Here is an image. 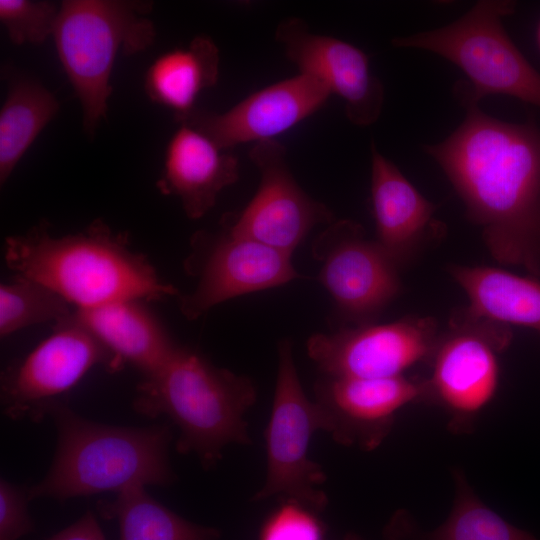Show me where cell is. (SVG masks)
Here are the masks:
<instances>
[{
    "instance_id": "6da1fadb",
    "label": "cell",
    "mask_w": 540,
    "mask_h": 540,
    "mask_svg": "<svg viewBox=\"0 0 540 540\" xmlns=\"http://www.w3.org/2000/svg\"><path fill=\"white\" fill-rule=\"evenodd\" d=\"M462 124L424 150L440 165L481 227L490 254L540 278V130L465 105Z\"/></svg>"
},
{
    "instance_id": "7a4b0ae2",
    "label": "cell",
    "mask_w": 540,
    "mask_h": 540,
    "mask_svg": "<svg viewBox=\"0 0 540 540\" xmlns=\"http://www.w3.org/2000/svg\"><path fill=\"white\" fill-rule=\"evenodd\" d=\"M4 258L16 274L34 279L77 309L120 300H162L177 294L142 255L101 220L75 234L54 236L41 222L5 240Z\"/></svg>"
},
{
    "instance_id": "3957f363",
    "label": "cell",
    "mask_w": 540,
    "mask_h": 540,
    "mask_svg": "<svg viewBox=\"0 0 540 540\" xmlns=\"http://www.w3.org/2000/svg\"><path fill=\"white\" fill-rule=\"evenodd\" d=\"M57 429V448L45 477L28 487L30 499L64 501L131 487L168 486L175 476L168 449L169 425L123 427L90 421L63 402L49 414Z\"/></svg>"
},
{
    "instance_id": "277c9868",
    "label": "cell",
    "mask_w": 540,
    "mask_h": 540,
    "mask_svg": "<svg viewBox=\"0 0 540 540\" xmlns=\"http://www.w3.org/2000/svg\"><path fill=\"white\" fill-rule=\"evenodd\" d=\"M256 397L251 379L178 345L159 368L143 375L133 408L148 418L168 417L179 429L177 452L193 453L209 468L227 445L251 443L244 415Z\"/></svg>"
},
{
    "instance_id": "5b68a950",
    "label": "cell",
    "mask_w": 540,
    "mask_h": 540,
    "mask_svg": "<svg viewBox=\"0 0 540 540\" xmlns=\"http://www.w3.org/2000/svg\"><path fill=\"white\" fill-rule=\"evenodd\" d=\"M151 8L150 2L121 0H65L60 4L52 37L90 136L106 117L118 52L132 55L154 41V24L145 16Z\"/></svg>"
},
{
    "instance_id": "8992f818",
    "label": "cell",
    "mask_w": 540,
    "mask_h": 540,
    "mask_svg": "<svg viewBox=\"0 0 540 540\" xmlns=\"http://www.w3.org/2000/svg\"><path fill=\"white\" fill-rule=\"evenodd\" d=\"M514 8L510 0H482L447 26L397 37L392 44L430 51L459 67L469 79L468 85L456 87L464 106L501 94L540 107V73L502 24Z\"/></svg>"
},
{
    "instance_id": "52a82bcc",
    "label": "cell",
    "mask_w": 540,
    "mask_h": 540,
    "mask_svg": "<svg viewBox=\"0 0 540 540\" xmlns=\"http://www.w3.org/2000/svg\"><path fill=\"white\" fill-rule=\"evenodd\" d=\"M325 428L320 406L307 398L300 383L291 342L280 341L272 412L265 430L267 475L252 500L284 495L316 512L323 510L327 497L318 487L326 475L308 451L313 434Z\"/></svg>"
},
{
    "instance_id": "ba28073f",
    "label": "cell",
    "mask_w": 540,
    "mask_h": 540,
    "mask_svg": "<svg viewBox=\"0 0 540 540\" xmlns=\"http://www.w3.org/2000/svg\"><path fill=\"white\" fill-rule=\"evenodd\" d=\"M54 325L46 339L1 375L2 410L12 420L39 422L90 369L102 366L116 372L124 365L74 312Z\"/></svg>"
},
{
    "instance_id": "9c48e42d",
    "label": "cell",
    "mask_w": 540,
    "mask_h": 540,
    "mask_svg": "<svg viewBox=\"0 0 540 540\" xmlns=\"http://www.w3.org/2000/svg\"><path fill=\"white\" fill-rule=\"evenodd\" d=\"M511 341L507 325L465 311L440 336L426 380V398L443 407L455 431L469 428L493 399L499 380L497 354Z\"/></svg>"
},
{
    "instance_id": "30bf717a",
    "label": "cell",
    "mask_w": 540,
    "mask_h": 540,
    "mask_svg": "<svg viewBox=\"0 0 540 540\" xmlns=\"http://www.w3.org/2000/svg\"><path fill=\"white\" fill-rule=\"evenodd\" d=\"M248 156L259 171V187L242 211L224 216L223 228L291 256L314 226L331 224L334 215L298 185L281 143H254Z\"/></svg>"
},
{
    "instance_id": "8fae6325",
    "label": "cell",
    "mask_w": 540,
    "mask_h": 540,
    "mask_svg": "<svg viewBox=\"0 0 540 540\" xmlns=\"http://www.w3.org/2000/svg\"><path fill=\"white\" fill-rule=\"evenodd\" d=\"M321 262L319 281L347 320L364 325L398 294V266L363 228L351 220L333 221L313 242ZM366 325V324H365Z\"/></svg>"
},
{
    "instance_id": "7c38bea8",
    "label": "cell",
    "mask_w": 540,
    "mask_h": 540,
    "mask_svg": "<svg viewBox=\"0 0 540 540\" xmlns=\"http://www.w3.org/2000/svg\"><path fill=\"white\" fill-rule=\"evenodd\" d=\"M439 338L432 318H404L315 334L307 352L325 376L390 378L431 359Z\"/></svg>"
},
{
    "instance_id": "4fadbf2b",
    "label": "cell",
    "mask_w": 540,
    "mask_h": 540,
    "mask_svg": "<svg viewBox=\"0 0 540 540\" xmlns=\"http://www.w3.org/2000/svg\"><path fill=\"white\" fill-rule=\"evenodd\" d=\"M194 244L195 261L188 264L198 283L180 300V310L189 320L231 298L300 278L290 255L225 229L219 235H197Z\"/></svg>"
},
{
    "instance_id": "5bb4252c",
    "label": "cell",
    "mask_w": 540,
    "mask_h": 540,
    "mask_svg": "<svg viewBox=\"0 0 540 540\" xmlns=\"http://www.w3.org/2000/svg\"><path fill=\"white\" fill-rule=\"evenodd\" d=\"M331 94L321 80L299 72L252 93L225 112L195 108L176 121L228 150L242 143L273 140L318 111Z\"/></svg>"
},
{
    "instance_id": "9a60e30c",
    "label": "cell",
    "mask_w": 540,
    "mask_h": 540,
    "mask_svg": "<svg viewBox=\"0 0 540 540\" xmlns=\"http://www.w3.org/2000/svg\"><path fill=\"white\" fill-rule=\"evenodd\" d=\"M275 38L300 73L318 78L344 101L352 124L365 127L377 121L384 88L371 72L366 53L343 40L313 33L296 17L282 20Z\"/></svg>"
},
{
    "instance_id": "2e32d148",
    "label": "cell",
    "mask_w": 540,
    "mask_h": 540,
    "mask_svg": "<svg viewBox=\"0 0 540 540\" xmlns=\"http://www.w3.org/2000/svg\"><path fill=\"white\" fill-rule=\"evenodd\" d=\"M426 380L405 376L352 378L323 375L315 384L316 403L332 438L364 450L378 447L391 431L397 412L425 399Z\"/></svg>"
},
{
    "instance_id": "e0dca14e",
    "label": "cell",
    "mask_w": 540,
    "mask_h": 540,
    "mask_svg": "<svg viewBox=\"0 0 540 540\" xmlns=\"http://www.w3.org/2000/svg\"><path fill=\"white\" fill-rule=\"evenodd\" d=\"M239 178L238 159L199 130L180 124L167 143L157 187L177 197L191 219L204 216Z\"/></svg>"
},
{
    "instance_id": "ac0fdd59",
    "label": "cell",
    "mask_w": 540,
    "mask_h": 540,
    "mask_svg": "<svg viewBox=\"0 0 540 540\" xmlns=\"http://www.w3.org/2000/svg\"><path fill=\"white\" fill-rule=\"evenodd\" d=\"M371 200L375 240L399 267L433 225L435 206L371 144Z\"/></svg>"
},
{
    "instance_id": "d6986e66",
    "label": "cell",
    "mask_w": 540,
    "mask_h": 540,
    "mask_svg": "<svg viewBox=\"0 0 540 540\" xmlns=\"http://www.w3.org/2000/svg\"><path fill=\"white\" fill-rule=\"evenodd\" d=\"M74 315L124 365L143 375L159 368L178 346L140 300L76 309Z\"/></svg>"
},
{
    "instance_id": "ffe728a7",
    "label": "cell",
    "mask_w": 540,
    "mask_h": 540,
    "mask_svg": "<svg viewBox=\"0 0 540 540\" xmlns=\"http://www.w3.org/2000/svg\"><path fill=\"white\" fill-rule=\"evenodd\" d=\"M449 272L468 296L466 313L540 334L539 281L485 266H452Z\"/></svg>"
},
{
    "instance_id": "44dd1931",
    "label": "cell",
    "mask_w": 540,
    "mask_h": 540,
    "mask_svg": "<svg viewBox=\"0 0 540 540\" xmlns=\"http://www.w3.org/2000/svg\"><path fill=\"white\" fill-rule=\"evenodd\" d=\"M220 56L214 41L195 36L187 47L156 57L144 76L150 100L174 111L178 120L195 109L199 94L214 86L219 77Z\"/></svg>"
},
{
    "instance_id": "7402d4cb",
    "label": "cell",
    "mask_w": 540,
    "mask_h": 540,
    "mask_svg": "<svg viewBox=\"0 0 540 540\" xmlns=\"http://www.w3.org/2000/svg\"><path fill=\"white\" fill-rule=\"evenodd\" d=\"M59 102L35 78L11 74L0 110V182L3 185L25 152L56 116Z\"/></svg>"
},
{
    "instance_id": "603a6c76",
    "label": "cell",
    "mask_w": 540,
    "mask_h": 540,
    "mask_svg": "<svg viewBox=\"0 0 540 540\" xmlns=\"http://www.w3.org/2000/svg\"><path fill=\"white\" fill-rule=\"evenodd\" d=\"M137 486L101 500L97 507L106 519H116L120 540H216L219 530L194 524L155 500Z\"/></svg>"
},
{
    "instance_id": "cb8c5ba5",
    "label": "cell",
    "mask_w": 540,
    "mask_h": 540,
    "mask_svg": "<svg viewBox=\"0 0 540 540\" xmlns=\"http://www.w3.org/2000/svg\"><path fill=\"white\" fill-rule=\"evenodd\" d=\"M455 479L456 497L448 518L423 540H537L486 506L462 474Z\"/></svg>"
},
{
    "instance_id": "d4e9b609",
    "label": "cell",
    "mask_w": 540,
    "mask_h": 540,
    "mask_svg": "<svg viewBox=\"0 0 540 540\" xmlns=\"http://www.w3.org/2000/svg\"><path fill=\"white\" fill-rule=\"evenodd\" d=\"M70 303L48 286L16 274L0 286V335L7 337L21 329L66 319L73 312Z\"/></svg>"
},
{
    "instance_id": "484cf974",
    "label": "cell",
    "mask_w": 540,
    "mask_h": 540,
    "mask_svg": "<svg viewBox=\"0 0 540 540\" xmlns=\"http://www.w3.org/2000/svg\"><path fill=\"white\" fill-rule=\"evenodd\" d=\"M59 8L46 0H0V22L13 44L37 45L52 36Z\"/></svg>"
},
{
    "instance_id": "4316f807",
    "label": "cell",
    "mask_w": 540,
    "mask_h": 540,
    "mask_svg": "<svg viewBox=\"0 0 540 540\" xmlns=\"http://www.w3.org/2000/svg\"><path fill=\"white\" fill-rule=\"evenodd\" d=\"M324 532L316 511L288 499L265 521L259 540H323Z\"/></svg>"
},
{
    "instance_id": "83f0119b",
    "label": "cell",
    "mask_w": 540,
    "mask_h": 540,
    "mask_svg": "<svg viewBox=\"0 0 540 540\" xmlns=\"http://www.w3.org/2000/svg\"><path fill=\"white\" fill-rule=\"evenodd\" d=\"M28 487L0 480V540H18L34 530Z\"/></svg>"
},
{
    "instance_id": "f1b7e54d",
    "label": "cell",
    "mask_w": 540,
    "mask_h": 540,
    "mask_svg": "<svg viewBox=\"0 0 540 540\" xmlns=\"http://www.w3.org/2000/svg\"><path fill=\"white\" fill-rule=\"evenodd\" d=\"M48 540H106L93 512L87 511L72 525Z\"/></svg>"
},
{
    "instance_id": "f546056e",
    "label": "cell",
    "mask_w": 540,
    "mask_h": 540,
    "mask_svg": "<svg viewBox=\"0 0 540 540\" xmlns=\"http://www.w3.org/2000/svg\"><path fill=\"white\" fill-rule=\"evenodd\" d=\"M342 540H363L361 537L355 534H348Z\"/></svg>"
},
{
    "instance_id": "4dcf8cb0",
    "label": "cell",
    "mask_w": 540,
    "mask_h": 540,
    "mask_svg": "<svg viewBox=\"0 0 540 540\" xmlns=\"http://www.w3.org/2000/svg\"><path fill=\"white\" fill-rule=\"evenodd\" d=\"M537 42H538V45H539V48H540V24H539L538 30H537Z\"/></svg>"
}]
</instances>
